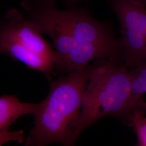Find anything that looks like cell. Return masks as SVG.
Instances as JSON below:
<instances>
[{"mask_svg": "<svg viewBox=\"0 0 146 146\" xmlns=\"http://www.w3.org/2000/svg\"><path fill=\"white\" fill-rule=\"evenodd\" d=\"M135 1H136L137 2H139L141 4L145 5L146 7V0H134Z\"/></svg>", "mask_w": 146, "mask_h": 146, "instance_id": "cell-13", "label": "cell"}, {"mask_svg": "<svg viewBox=\"0 0 146 146\" xmlns=\"http://www.w3.org/2000/svg\"><path fill=\"white\" fill-rule=\"evenodd\" d=\"M119 58H102L89 66V76L84 92L82 108L74 140L100 119L113 116L125 120L129 113L131 72Z\"/></svg>", "mask_w": 146, "mask_h": 146, "instance_id": "cell-2", "label": "cell"}, {"mask_svg": "<svg viewBox=\"0 0 146 146\" xmlns=\"http://www.w3.org/2000/svg\"><path fill=\"white\" fill-rule=\"evenodd\" d=\"M41 102L38 104L21 102L16 96L2 95L0 98V131H7L21 116L38 113Z\"/></svg>", "mask_w": 146, "mask_h": 146, "instance_id": "cell-7", "label": "cell"}, {"mask_svg": "<svg viewBox=\"0 0 146 146\" xmlns=\"http://www.w3.org/2000/svg\"><path fill=\"white\" fill-rule=\"evenodd\" d=\"M120 53L92 43L74 41L67 58L63 73L84 69L94 59L119 58Z\"/></svg>", "mask_w": 146, "mask_h": 146, "instance_id": "cell-5", "label": "cell"}, {"mask_svg": "<svg viewBox=\"0 0 146 146\" xmlns=\"http://www.w3.org/2000/svg\"><path fill=\"white\" fill-rule=\"evenodd\" d=\"M24 132L23 131H0V146H3L9 141H16L22 143L25 141Z\"/></svg>", "mask_w": 146, "mask_h": 146, "instance_id": "cell-11", "label": "cell"}, {"mask_svg": "<svg viewBox=\"0 0 146 146\" xmlns=\"http://www.w3.org/2000/svg\"><path fill=\"white\" fill-rule=\"evenodd\" d=\"M0 31L14 38L27 50L55 63V50L43 38L34 25L15 9L6 11L1 21Z\"/></svg>", "mask_w": 146, "mask_h": 146, "instance_id": "cell-4", "label": "cell"}, {"mask_svg": "<svg viewBox=\"0 0 146 146\" xmlns=\"http://www.w3.org/2000/svg\"><path fill=\"white\" fill-rule=\"evenodd\" d=\"M130 72L131 83L128 114L135 109L146 112V62L134 67Z\"/></svg>", "mask_w": 146, "mask_h": 146, "instance_id": "cell-8", "label": "cell"}, {"mask_svg": "<svg viewBox=\"0 0 146 146\" xmlns=\"http://www.w3.org/2000/svg\"><path fill=\"white\" fill-rule=\"evenodd\" d=\"M89 70V66L74 70L51 83L48 95L41 102L40 110L34 116L35 125L25 146L74 145Z\"/></svg>", "mask_w": 146, "mask_h": 146, "instance_id": "cell-1", "label": "cell"}, {"mask_svg": "<svg viewBox=\"0 0 146 146\" xmlns=\"http://www.w3.org/2000/svg\"><path fill=\"white\" fill-rule=\"evenodd\" d=\"M56 14L74 41L94 43L119 53L123 49L122 40L115 36L110 27L94 19L86 7L57 8Z\"/></svg>", "mask_w": 146, "mask_h": 146, "instance_id": "cell-3", "label": "cell"}, {"mask_svg": "<svg viewBox=\"0 0 146 146\" xmlns=\"http://www.w3.org/2000/svg\"><path fill=\"white\" fill-rule=\"evenodd\" d=\"M0 51L47 76H50L55 68L52 61L27 50L14 38L2 31H0Z\"/></svg>", "mask_w": 146, "mask_h": 146, "instance_id": "cell-6", "label": "cell"}, {"mask_svg": "<svg viewBox=\"0 0 146 146\" xmlns=\"http://www.w3.org/2000/svg\"><path fill=\"white\" fill-rule=\"evenodd\" d=\"M125 120L135 129L137 138V146H146V111L139 109L132 110Z\"/></svg>", "mask_w": 146, "mask_h": 146, "instance_id": "cell-9", "label": "cell"}, {"mask_svg": "<svg viewBox=\"0 0 146 146\" xmlns=\"http://www.w3.org/2000/svg\"><path fill=\"white\" fill-rule=\"evenodd\" d=\"M134 10L140 33L146 47V7L135 1Z\"/></svg>", "mask_w": 146, "mask_h": 146, "instance_id": "cell-10", "label": "cell"}, {"mask_svg": "<svg viewBox=\"0 0 146 146\" xmlns=\"http://www.w3.org/2000/svg\"><path fill=\"white\" fill-rule=\"evenodd\" d=\"M56 1V0H53ZM87 0H61L63 3L66 5L68 9L79 7V5Z\"/></svg>", "mask_w": 146, "mask_h": 146, "instance_id": "cell-12", "label": "cell"}]
</instances>
